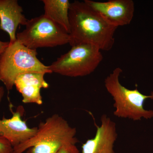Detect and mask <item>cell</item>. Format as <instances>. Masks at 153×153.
Segmentation results:
<instances>
[{"label":"cell","mask_w":153,"mask_h":153,"mask_svg":"<svg viewBox=\"0 0 153 153\" xmlns=\"http://www.w3.org/2000/svg\"><path fill=\"white\" fill-rule=\"evenodd\" d=\"M69 21V44L71 47L87 44L94 45L101 51L112 49L117 28L109 24L84 1L71 3Z\"/></svg>","instance_id":"cell-1"},{"label":"cell","mask_w":153,"mask_h":153,"mask_svg":"<svg viewBox=\"0 0 153 153\" xmlns=\"http://www.w3.org/2000/svg\"><path fill=\"white\" fill-rule=\"evenodd\" d=\"M76 128L58 114L41 122L35 135L14 148V153H56L65 145H76Z\"/></svg>","instance_id":"cell-2"},{"label":"cell","mask_w":153,"mask_h":153,"mask_svg":"<svg viewBox=\"0 0 153 153\" xmlns=\"http://www.w3.org/2000/svg\"><path fill=\"white\" fill-rule=\"evenodd\" d=\"M123 70L117 67L104 80L107 91L112 97L115 108L114 114L121 118L134 121L142 119L149 120L153 118V110L145 109L144 105L146 100H153V92L150 95L141 93L137 88L130 89L122 85L120 77Z\"/></svg>","instance_id":"cell-3"},{"label":"cell","mask_w":153,"mask_h":153,"mask_svg":"<svg viewBox=\"0 0 153 153\" xmlns=\"http://www.w3.org/2000/svg\"><path fill=\"white\" fill-rule=\"evenodd\" d=\"M37 50L29 49L18 40L10 44L0 56V77L7 90H12L19 75L28 72L51 74L49 66L37 57Z\"/></svg>","instance_id":"cell-4"},{"label":"cell","mask_w":153,"mask_h":153,"mask_svg":"<svg viewBox=\"0 0 153 153\" xmlns=\"http://www.w3.org/2000/svg\"><path fill=\"white\" fill-rule=\"evenodd\" d=\"M101 50L94 45L82 44L71 47L49 66L52 73L76 77L93 73L102 60Z\"/></svg>","instance_id":"cell-5"},{"label":"cell","mask_w":153,"mask_h":153,"mask_svg":"<svg viewBox=\"0 0 153 153\" xmlns=\"http://www.w3.org/2000/svg\"><path fill=\"white\" fill-rule=\"evenodd\" d=\"M25 26L17 33V40L29 49L54 47L70 42L69 34L44 15L28 20Z\"/></svg>","instance_id":"cell-6"},{"label":"cell","mask_w":153,"mask_h":153,"mask_svg":"<svg viewBox=\"0 0 153 153\" xmlns=\"http://www.w3.org/2000/svg\"><path fill=\"white\" fill-rule=\"evenodd\" d=\"M105 20L116 27L129 25L133 18L134 4L132 0H110L105 2L84 1Z\"/></svg>","instance_id":"cell-7"},{"label":"cell","mask_w":153,"mask_h":153,"mask_svg":"<svg viewBox=\"0 0 153 153\" xmlns=\"http://www.w3.org/2000/svg\"><path fill=\"white\" fill-rule=\"evenodd\" d=\"M92 117L97 128L95 135L82 145L81 153H115L114 146L118 136L116 124L107 115L103 114L99 126Z\"/></svg>","instance_id":"cell-8"},{"label":"cell","mask_w":153,"mask_h":153,"mask_svg":"<svg viewBox=\"0 0 153 153\" xmlns=\"http://www.w3.org/2000/svg\"><path fill=\"white\" fill-rule=\"evenodd\" d=\"M24 107L19 106L10 118L0 119V137H3L16 147L35 135L38 127L30 128L22 119Z\"/></svg>","instance_id":"cell-9"},{"label":"cell","mask_w":153,"mask_h":153,"mask_svg":"<svg viewBox=\"0 0 153 153\" xmlns=\"http://www.w3.org/2000/svg\"><path fill=\"white\" fill-rule=\"evenodd\" d=\"M45 74L43 72H28L17 77L14 85L22 94L24 103L38 105L43 104L41 88L49 87V84L44 79Z\"/></svg>","instance_id":"cell-10"},{"label":"cell","mask_w":153,"mask_h":153,"mask_svg":"<svg viewBox=\"0 0 153 153\" xmlns=\"http://www.w3.org/2000/svg\"><path fill=\"white\" fill-rule=\"evenodd\" d=\"M23 12L17 0H0V30L8 34L10 44L17 41L16 33L19 25H27L28 20Z\"/></svg>","instance_id":"cell-11"},{"label":"cell","mask_w":153,"mask_h":153,"mask_svg":"<svg viewBox=\"0 0 153 153\" xmlns=\"http://www.w3.org/2000/svg\"><path fill=\"white\" fill-rule=\"evenodd\" d=\"M42 1L44 4V16L69 34V11L71 3L68 0H42Z\"/></svg>","instance_id":"cell-12"},{"label":"cell","mask_w":153,"mask_h":153,"mask_svg":"<svg viewBox=\"0 0 153 153\" xmlns=\"http://www.w3.org/2000/svg\"><path fill=\"white\" fill-rule=\"evenodd\" d=\"M0 153H14V148L8 141L0 137Z\"/></svg>","instance_id":"cell-13"},{"label":"cell","mask_w":153,"mask_h":153,"mask_svg":"<svg viewBox=\"0 0 153 153\" xmlns=\"http://www.w3.org/2000/svg\"><path fill=\"white\" fill-rule=\"evenodd\" d=\"M56 153H79V151L76 145L68 144L62 146Z\"/></svg>","instance_id":"cell-14"},{"label":"cell","mask_w":153,"mask_h":153,"mask_svg":"<svg viewBox=\"0 0 153 153\" xmlns=\"http://www.w3.org/2000/svg\"><path fill=\"white\" fill-rule=\"evenodd\" d=\"M10 45V42H3L0 41V56L4 52Z\"/></svg>","instance_id":"cell-15"},{"label":"cell","mask_w":153,"mask_h":153,"mask_svg":"<svg viewBox=\"0 0 153 153\" xmlns=\"http://www.w3.org/2000/svg\"><path fill=\"white\" fill-rule=\"evenodd\" d=\"M0 80H1V77H0ZM4 94V88L2 86H0V103L2 101Z\"/></svg>","instance_id":"cell-16"}]
</instances>
